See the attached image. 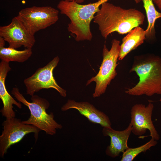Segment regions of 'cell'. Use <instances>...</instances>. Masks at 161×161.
Returning <instances> with one entry per match:
<instances>
[{
  "label": "cell",
  "mask_w": 161,
  "mask_h": 161,
  "mask_svg": "<svg viewBox=\"0 0 161 161\" xmlns=\"http://www.w3.org/2000/svg\"><path fill=\"white\" fill-rule=\"evenodd\" d=\"M145 18L142 12L135 9H124L106 1L102 4L93 20L98 25L102 36L106 39L115 32L120 35L127 33L142 25Z\"/></svg>",
  "instance_id": "6da1fadb"
},
{
  "label": "cell",
  "mask_w": 161,
  "mask_h": 161,
  "mask_svg": "<svg viewBox=\"0 0 161 161\" xmlns=\"http://www.w3.org/2000/svg\"><path fill=\"white\" fill-rule=\"evenodd\" d=\"M135 72L139 80L125 91L131 95L151 96L161 95V58L150 54L135 56L130 72Z\"/></svg>",
  "instance_id": "7a4b0ae2"
},
{
  "label": "cell",
  "mask_w": 161,
  "mask_h": 161,
  "mask_svg": "<svg viewBox=\"0 0 161 161\" xmlns=\"http://www.w3.org/2000/svg\"><path fill=\"white\" fill-rule=\"evenodd\" d=\"M108 0H98L96 2L81 4L74 1H61L57 5L60 13L67 16L70 22L67 30L75 36L77 41H90L93 36L90 24L102 4Z\"/></svg>",
  "instance_id": "3957f363"
},
{
  "label": "cell",
  "mask_w": 161,
  "mask_h": 161,
  "mask_svg": "<svg viewBox=\"0 0 161 161\" xmlns=\"http://www.w3.org/2000/svg\"><path fill=\"white\" fill-rule=\"evenodd\" d=\"M11 94L16 99L26 106L30 112V116L23 123L34 125L41 130L44 131L48 135L55 134L57 129L62 128L61 124L58 123L54 119L53 113H47L46 110L49 108L50 104L45 98L34 95L31 96V102L28 101L19 92L17 87L13 88Z\"/></svg>",
  "instance_id": "277c9868"
},
{
  "label": "cell",
  "mask_w": 161,
  "mask_h": 161,
  "mask_svg": "<svg viewBox=\"0 0 161 161\" xmlns=\"http://www.w3.org/2000/svg\"><path fill=\"white\" fill-rule=\"evenodd\" d=\"M120 41L116 39L112 40L111 47L109 50L105 43L103 46V61L97 75L88 80L86 85L92 81L96 83L93 97H100L104 93L107 87L117 75L116 70L120 49Z\"/></svg>",
  "instance_id": "5b68a950"
},
{
  "label": "cell",
  "mask_w": 161,
  "mask_h": 161,
  "mask_svg": "<svg viewBox=\"0 0 161 161\" xmlns=\"http://www.w3.org/2000/svg\"><path fill=\"white\" fill-rule=\"evenodd\" d=\"M59 11L51 6L37 7L22 9L17 16L33 35L55 24L59 19Z\"/></svg>",
  "instance_id": "8992f818"
},
{
  "label": "cell",
  "mask_w": 161,
  "mask_h": 161,
  "mask_svg": "<svg viewBox=\"0 0 161 161\" xmlns=\"http://www.w3.org/2000/svg\"><path fill=\"white\" fill-rule=\"evenodd\" d=\"M59 61V57H55L46 65L39 68L31 76L24 80L27 94L32 96L41 89L53 88L62 96L66 97V90L58 84L53 76V71Z\"/></svg>",
  "instance_id": "52a82bcc"
},
{
  "label": "cell",
  "mask_w": 161,
  "mask_h": 161,
  "mask_svg": "<svg viewBox=\"0 0 161 161\" xmlns=\"http://www.w3.org/2000/svg\"><path fill=\"white\" fill-rule=\"evenodd\" d=\"M3 127L0 136V156L4 157L8 149L11 145L20 142L26 134H34L37 140L39 132L41 130L35 126L25 123L20 119L15 117L6 119L2 123Z\"/></svg>",
  "instance_id": "ba28073f"
},
{
  "label": "cell",
  "mask_w": 161,
  "mask_h": 161,
  "mask_svg": "<svg viewBox=\"0 0 161 161\" xmlns=\"http://www.w3.org/2000/svg\"><path fill=\"white\" fill-rule=\"evenodd\" d=\"M0 36L9 44V47L15 49L22 46L32 48L35 42L34 35L17 16L13 18L9 24L0 27Z\"/></svg>",
  "instance_id": "9c48e42d"
},
{
  "label": "cell",
  "mask_w": 161,
  "mask_h": 161,
  "mask_svg": "<svg viewBox=\"0 0 161 161\" xmlns=\"http://www.w3.org/2000/svg\"><path fill=\"white\" fill-rule=\"evenodd\" d=\"M154 106L149 103L146 106L142 104H136L131 107L130 111L132 132L135 135L141 136L147 130L150 136L156 140L160 139V135L153 124L152 115Z\"/></svg>",
  "instance_id": "30bf717a"
},
{
  "label": "cell",
  "mask_w": 161,
  "mask_h": 161,
  "mask_svg": "<svg viewBox=\"0 0 161 161\" xmlns=\"http://www.w3.org/2000/svg\"><path fill=\"white\" fill-rule=\"evenodd\" d=\"M70 109L77 110L92 123L100 124L103 127H111L112 123L109 117L88 102H78L73 100H68L61 109L63 111Z\"/></svg>",
  "instance_id": "8fae6325"
},
{
  "label": "cell",
  "mask_w": 161,
  "mask_h": 161,
  "mask_svg": "<svg viewBox=\"0 0 161 161\" xmlns=\"http://www.w3.org/2000/svg\"><path fill=\"white\" fill-rule=\"evenodd\" d=\"M132 130V126L130 123L124 130L118 131L112 127H103L102 133L104 136L110 138V145L106 148L105 153L106 155L112 158H115L123 153L129 148L127 142Z\"/></svg>",
  "instance_id": "7c38bea8"
},
{
  "label": "cell",
  "mask_w": 161,
  "mask_h": 161,
  "mask_svg": "<svg viewBox=\"0 0 161 161\" xmlns=\"http://www.w3.org/2000/svg\"><path fill=\"white\" fill-rule=\"evenodd\" d=\"M9 63L1 60L0 63V98L3 104L0 112L6 119L15 117L16 113L13 109V105L19 109L22 107L21 103L13 97L7 91L5 86V82L7 74L11 70Z\"/></svg>",
  "instance_id": "4fadbf2b"
},
{
  "label": "cell",
  "mask_w": 161,
  "mask_h": 161,
  "mask_svg": "<svg viewBox=\"0 0 161 161\" xmlns=\"http://www.w3.org/2000/svg\"><path fill=\"white\" fill-rule=\"evenodd\" d=\"M145 39V30L139 26L130 30L122 39L118 60H122L131 52L143 44Z\"/></svg>",
  "instance_id": "5bb4252c"
},
{
  "label": "cell",
  "mask_w": 161,
  "mask_h": 161,
  "mask_svg": "<svg viewBox=\"0 0 161 161\" xmlns=\"http://www.w3.org/2000/svg\"><path fill=\"white\" fill-rule=\"evenodd\" d=\"M32 48H25L22 50L4 46H0V58L1 60L10 62H24L30 57L32 54Z\"/></svg>",
  "instance_id": "9a60e30c"
},
{
  "label": "cell",
  "mask_w": 161,
  "mask_h": 161,
  "mask_svg": "<svg viewBox=\"0 0 161 161\" xmlns=\"http://www.w3.org/2000/svg\"><path fill=\"white\" fill-rule=\"evenodd\" d=\"M145 10L148 26L145 30L146 39L152 38L155 35L154 24L157 19L161 18V13L156 10L153 0H142Z\"/></svg>",
  "instance_id": "2e32d148"
},
{
  "label": "cell",
  "mask_w": 161,
  "mask_h": 161,
  "mask_svg": "<svg viewBox=\"0 0 161 161\" xmlns=\"http://www.w3.org/2000/svg\"><path fill=\"white\" fill-rule=\"evenodd\" d=\"M157 142L151 138L148 142L140 146L135 148H129L123 154L121 161H132L140 154L145 153L150 150L151 147L155 146Z\"/></svg>",
  "instance_id": "e0dca14e"
},
{
  "label": "cell",
  "mask_w": 161,
  "mask_h": 161,
  "mask_svg": "<svg viewBox=\"0 0 161 161\" xmlns=\"http://www.w3.org/2000/svg\"><path fill=\"white\" fill-rule=\"evenodd\" d=\"M153 1L159 9L161 10V0H153Z\"/></svg>",
  "instance_id": "ac0fdd59"
},
{
  "label": "cell",
  "mask_w": 161,
  "mask_h": 161,
  "mask_svg": "<svg viewBox=\"0 0 161 161\" xmlns=\"http://www.w3.org/2000/svg\"><path fill=\"white\" fill-rule=\"evenodd\" d=\"M69 1H74L78 3L81 4L85 0H66Z\"/></svg>",
  "instance_id": "d6986e66"
},
{
  "label": "cell",
  "mask_w": 161,
  "mask_h": 161,
  "mask_svg": "<svg viewBox=\"0 0 161 161\" xmlns=\"http://www.w3.org/2000/svg\"><path fill=\"white\" fill-rule=\"evenodd\" d=\"M160 101L161 102V98L160 100Z\"/></svg>",
  "instance_id": "ffe728a7"
}]
</instances>
